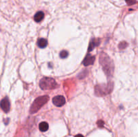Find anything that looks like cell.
Segmentation results:
<instances>
[{"label": "cell", "instance_id": "8fae6325", "mask_svg": "<svg viewBox=\"0 0 138 137\" xmlns=\"http://www.w3.org/2000/svg\"><path fill=\"white\" fill-rule=\"evenodd\" d=\"M97 45H98V44H97L96 41L94 39H92L91 40V42L90 43L89 45V48H88V51H91L95 48V47H96Z\"/></svg>", "mask_w": 138, "mask_h": 137}, {"label": "cell", "instance_id": "277c9868", "mask_svg": "<svg viewBox=\"0 0 138 137\" xmlns=\"http://www.w3.org/2000/svg\"><path fill=\"white\" fill-rule=\"evenodd\" d=\"M39 86L42 90H51L58 87L57 82L53 78L51 77H43L41 79Z\"/></svg>", "mask_w": 138, "mask_h": 137}, {"label": "cell", "instance_id": "ba28073f", "mask_svg": "<svg viewBox=\"0 0 138 137\" xmlns=\"http://www.w3.org/2000/svg\"><path fill=\"white\" fill-rule=\"evenodd\" d=\"M45 17L44 13L42 12V11H39L36 14L34 15V21L36 22H40Z\"/></svg>", "mask_w": 138, "mask_h": 137}, {"label": "cell", "instance_id": "9c48e42d", "mask_svg": "<svg viewBox=\"0 0 138 137\" xmlns=\"http://www.w3.org/2000/svg\"><path fill=\"white\" fill-rule=\"evenodd\" d=\"M47 40L45 38H40L38 40L37 42V45L39 48H45L47 46Z\"/></svg>", "mask_w": 138, "mask_h": 137}, {"label": "cell", "instance_id": "6da1fadb", "mask_svg": "<svg viewBox=\"0 0 138 137\" xmlns=\"http://www.w3.org/2000/svg\"><path fill=\"white\" fill-rule=\"evenodd\" d=\"M99 61L106 75L111 77L114 73V64L111 58L106 53H102L100 55Z\"/></svg>", "mask_w": 138, "mask_h": 137}, {"label": "cell", "instance_id": "4fadbf2b", "mask_svg": "<svg viewBox=\"0 0 138 137\" xmlns=\"http://www.w3.org/2000/svg\"><path fill=\"white\" fill-rule=\"evenodd\" d=\"M125 2H126L127 5H131L135 4V2H136V0H125Z\"/></svg>", "mask_w": 138, "mask_h": 137}, {"label": "cell", "instance_id": "30bf717a", "mask_svg": "<svg viewBox=\"0 0 138 137\" xmlns=\"http://www.w3.org/2000/svg\"><path fill=\"white\" fill-rule=\"evenodd\" d=\"M49 129V124L46 122H42L39 124V130L41 132H46Z\"/></svg>", "mask_w": 138, "mask_h": 137}, {"label": "cell", "instance_id": "5bb4252c", "mask_svg": "<svg viewBox=\"0 0 138 137\" xmlns=\"http://www.w3.org/2000/svg\"><path fill=\"white\" fill-rule=\"evenodd\" d=\"M97 124H98V125L100 126V127H102V126H103V124H104V122H103L102 121L100 120V121H98V122Z\"/></svg>", "mask_w": 138, "mask_h": 137}, {"label": "cell", "instance_id": "8992f818", "mask_svg": "<svg viewBox=\"0 0 138 137\" xmlns=\"http://www.w3.org/2000/svg\"><path fill=\"white\" fill-rule=\"evenodd\" d=\"M1 108L4 112H8L10 110V103L8 97H5L1 101Z\"/></svg>", "mask_w": 138, "mask_h": 137}, {"label": "cell", "instance_id": "5b68a950", "mask_svg": "<svg viewBox=\"0 0 138 137\" xmlns=\"http://www.w3.org/2000/svg\"><path fill=\"white\" fill-rule=\"evenodd\" d=\"M53 103L57 107H61L65 103V99L62 95H57L53 98Z\"/></svg>", "mask_w": 138, "mask_h": 137}, {"label": "cell", "instance_id": "7a4b0ae2", "mask_svg": "<svg viewBox=\"0 0 138 137\" xmlns=\"http://www.w3.org/2000/svg\"><path fill=\"white\" fill-rule=\"evenodd\" d=\"M49 100V97L47 95L40 96L35 99V100L31 106L30 108V114H35V113L37 112L45 104L47 103Z\"/></svg>", "mask_w": 138, "mask_h": 137}, {"label": "cell", "instance_id": "3957f363", "mask_svg": "<svg viewBox=\"0 0 138 137\" xmlns=\"http://www.w3.org/2000/svg\"><path fill=\"white\" fill-rule=\"evenodd\" d=\"M113 89V83L111 82L103 85H97L95 86L94 92L97 96H105L112 92Z\"/></svg>", "mask_w": 138, "mask_h": 137}, {"label": "cell", "instance_id": "7c38bea8", "mask_svg": "<svg viewBox=\"0 0 138 137\" xmlns=\"http://www.w3.org/2000/svg\"><path fill=\"white\" fill-rule=\"evenodd\" d=\"M68 55L69 54L67 53V51H66V50H62L60 53V54H59V56H60V57L61 58H65L68 56Z\"/></svg>", "mask_w": 138, "mask_h": 137}, {"label": "cell", "instance_id": "52a82bcc", "mask_svg": "<svg viewBox=\"0 0 138 137\" xmlns=\"http://www.w3.org/2000/svg\"><path fill=\"white\" fill-rule=\"evenodd\" d=\"M94 61H95V56H91V55H87L86 56V58L84 60V66H90L94 63Z\"/></svg>", "mask_w": 138, "mask_h": 137}, {"label": "cell", "instance_id": "9a60e30c", "mask_svg": "<svg viewBox=\"0 0 138 137\" xmlns=\"http://www.w3.org/2000/svg\"><path fill=\"white\" fill-rule=\"evenodd\" d=\"M75 137H84L83 135H81V134H77L76 136Z\"/></svg>", "mask_w": 138, "mask_h": 137}]
</instances>
